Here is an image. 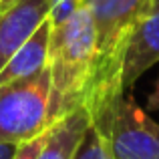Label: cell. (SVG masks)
I'll list each match as a JSON object with an SVG mask.
<instances>
[{
  "label": "cell",
  "mask_w": 159,
  "mask_h": 159,
  "mask_svg": "<svg viewBox=\"0 0 159 159\" xmlns=\"http://www.w3.org/2000/svg\"><path fill=\"white\" fill-rule=\"evenodd\" d=\"M47 69L51 75V121L87 105L95 73V24L89 6H81L52 24Z\"/></svg>",
  "instance_id": "1"
},
{
  "label": "cell",
  "mask_w": 159,
  "mask_h": 159,
  "mask_svg": "<svg viewBox=\"0 0 159 159\" xmlns=\"http://www.w3.org/2000/svg\"><path fill=\"white\" fill-rule=\"evenodd\" d=\"M149 0H87L95 24V73L87 111L95 113L125 95L121 69L133 26L147 12Z\"/></svg>",
  "instance_id": "2"
},
{
  "label": "cell",
  "mask_w": 159,
  "mask_h": 159,
  "mask_svg": "<svg viewBox=\"0 0 159 159\" xmlns=\"http://www.w3.org/2000/svg\"><path fill=\"white\" fill-rule=\"evenodd\" d=\"M51 125L48 69L30 79L0 85V143H26L47 133Z\"/></svg>",
  "instance_id": "3"
},
{
  "label": "cell",
  "mask_w": 159,
  "mask_h": 159,
  "mask_svg": "<svg viewBox=\"0 0 159 159\" xmlns=\"http://www.w3.org/2000/svg\"><path fill=\"white\" fill-rule=\"evenodd\" d=\"M91 123L105 135L113 159H159V125L127 95L91 113Z\"/></svg>",
  "instance_id": "4"
},
{
  "label": "cell",
  "mask_w": 159,
  "mask_h": 159,
  "mask_svg": "<svg viewBox=\"0 0 159 159\" xmlns=\"http://www.w3.org/2000/svg\"><path fill=\"white\" fill-rule=\"evenodd\" d=\"M48 0H22L4 14H0V70L6 66L12 54L18 51L30 34L48 18Z\"/></svg>",
  "instance_id": "5"
},
{
  "label": "cell",
  "mask_w": 159,
  "mask_h": 159,
  "mask_svg": "<svg viewBox=\"0 0 159 159\" xmlns=\"http://www.w3.org/2000/svg\"><path fill=\"white\" fill-rule=\"evenodd\" d=\"M159 61V14H145L137 20L127 40L121 69V85L127 93L135 81Z\"/></svg>",
  "instance_id": "6"
},
{
  "label": "cell",
  "mask_w": 159,
  "mask_h": 159,
  "mask_svg": "<svg viewBox=\"0 0 159 159\" xmlns=\"http://www.w3.org/2000/svg\"><path fill=\"white\" fill-rule=\"evenodd\" d=\"M51 32H52V20L47 18L34 30V34H30V39L12 54L6 66L0 70V85L30 79L34 75H39L43 69H47Z\"/></svg>",
  "instance_id": "7"
},
{
  "label": "cell",
  "mask_w": 159,
  "mask_h": 159,
  "mask_svg": "<svg viewBox=\"0 0 159 159\" xmlns=\"http://www.w3.org/2000/svg\"><path fill=\"white\" fill-rule=\"evenodd\" d=\"M89 125L91 113L87 111V107H79L69 115L54 121L48 127L47 139L36 159H73Z\"/></svg>",
  "instance_id": "8"
},
{
  "label": "cell",
  "mask_w": 159,
  "mask_h": 159,
  "mask_svg": "<svg viewBox=\"0 0 159 159\" xmlns=\"http://www.w3.org/2000/svg\"><path fill=\"white\" fill-rule=\"evenodd\" d=\"M73 159H113L105 135H103V133L99 131V127H95L93 123L89 125V129H87L83 141L79 143Z\"/></svg>",
  "instance_id": "9"
},
{
  "label": "cell",
  "mask_w": 159,
  "mask_h": 159,
  "mask_svg": "<svg viewBox=\"0 0 159 159\" xmlns=\"http://www.w3.org/2000/svg\"><path fill=\"white\" fill-rule=\"evenodd\" d=\"M51 2V14H48V18L52 20V24L61 22V20H65L66 16H70L77 8L85 6L87 0H48Z\"/></svg>",
  "instance_id": "10"
},
{
  "label": "cell",
  "mask_w": 159,
  "mask_h": 159,
  "mask_svg": "<svg viewBox=\"0 0 159 159\" xmlns=\"http://www.w3.org/2000/svg\"><path fill=\"white\" fill-rule=\"evenodd\" d=\"M44 139H47V133H43V135H39V137H34V139L26 141V143H20L12 159H36V155H39L40 149H43Z\"/></svg>",
  "instance_id": "11"
},
{
  "label": "cell",
  "mask_w": 159,
  "mask_h": 159,
  "mask_svg": "<svg viewBox=\"0 0 159 159\" xmlns=\"http://www.w3.org/2000/svg\"><path fill=\"white\" fill-rule=\"evenodd\" d=\"M18 149V145H10V143H0V159H12Z\"/></svg>",
  "instance_id": "12"
},
{
  "label": "cell",
  "mask_w": 159,
  "mask_h": 159,
  "mask_svg": "<svg viewBox=\"0 0 159 159\" xmlns=\"http://www.w3.org/2000/svg\"><path fill=\"white\" fill-rule=\"evenodd\" d=\"M147 107L151 109V111H159V79H157V83H155V89H153V93L149 95Z\"/></svg>",
  "instance_id": "13"
},
{
  "label": "cell",
  "mask_w": 159,
  "mask_h": 159,
  "mask_svg": "<svg viewBox=\"0 0 159 159\" xmlns=\"http://www.w3.org/2000/svg\"><path fill=\"white\" fill-rule=\"evenodd\" d=\"M18 2H22V0H0V14H4L6 10H10V8L16 6Z\"/></svg>",
  "instance_id": "14"
},
{
  "label": "cell",
  "mask_w": 159,
  "mask_h": 159,
  "mask_svg": "<svg viewBox=\"0 0 159 159\" xmlns=\"http://www.w3.org/2000/svg\"><path fill=\"white\" fill-rule=\"evenodd\" d=\"M145 14H159V0H149Z\"/></svg>",
  "instance_id": "15"
}]
</instances>
